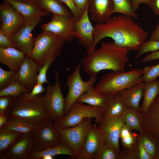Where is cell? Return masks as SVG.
<instances>
[{
  "label": "cell",
  "instance_id": "obj_1",
  "mask_svg": "<svg viewBox=\"0 0 159 159\" xmlns=\"http://www.w3.org/2000/svg\"><path fill=\"white\" fill-rule=\"evenodd\" d=\"M94 28L93 44L90 50L86 51L87 54L95 50L100 40L107 37L113 39V43L117 47L138 51L148 35L132 18L122 14L110 18L105 23H97Z\"/></svg>",
  "mask_w": 159,
  "mask_h": 159
},
{
  "label": "cell",
  "instance_id": "obj_2",
  "mask_svg": "<svg viewBox=\"0 0 159 159\" xmlns=\"http://www.w3.org/2000/svg\"><path fill=\"white\" fill-rule=\"evenodd\" d=\"M128 47H120L113 42H102L100 47L87 55L82 60L84 72L90 77H96L102 70L125 72L129 61Z\"/></svg>",
  "mask_w": 159,
  "mask_h": 159
},
{
  "label": "cell",
  "instance_id": "obj_3",
  "mask_svg": "<svg viewBox=\"0 0 159 159\" xmlns=\"http://www.w3.org/2000/svg\"><path fill=\"white\" fill-rule=\"evenodd\" d=\"M41 94L29 97L26 92L15 100L7 113L11 117L20 119L38 127L51 118Z\"/></svg>",
  "mask_w": 159,
  "mask_h": 159
},
{
  "label": "cell",
  "instance_id": "obj_4",
  "mask_svg": "<svg viewBox=\"0 0 159 159\" xmlns=\"http://www.w3.org/2000/svg\"><path fill=\"white\" fill-rule=\"evenodd\" d=\"M143 69L133 68L126 72L112 71L103 75L95 88L100 93L113 94L143 82Z\"/></svg>",
  "mask_w": 159,
  "mask_h": 159
},
{
  "label": "cell",
  "instance_id": "obj_5",
  "mask_svg": "<svg viewBox=\"0 0 159 159\" xmlns=\"http://www.w3.org/2000/svg\"><path fill=\"white\" fill-rule=\"evenodd\" d=\"M65 43L57 35L43 31L34 38V46L29 57L41 67L50 57H58Z\"/></svg>",
  "mask_w": 159,
  "mask_h": 159
},
{
  "label": "cell",
  "instance_id": "obj_6",
  "mask_svg": "<svg viewBox=\"0 0 159 159\" xmlns=\"http://www.w3.org/2000/svg\"><path fill=\"white\" fill-rule=\"evenodd\" d=\"M103 107L86 105L83 103L75 102L68 113L58 120L53 121L58 127L65 128L76 126L87 118H94L96 123L102 116Z\"/></svg>",
  "mask_w": 159,
  "mask_h": 159
},
{
  "label": "cell",
  "instance_id": "obj_7",
  "mask_svg": "<svg viewBox=\"0 0 159 159\" xmlns=\"http://www.w3.org/2000/svg\"><path fill=\"white\" fill-rule=\"evenodd\" d=\"M81 65H78L68 77L64 86L68 87L67 96L64 99V115L67 114L72 105L78 98L88 90L94 87L96 77L92 76L87 81H83L80 74Z\"/></svg>",
  "mask_w": 159,
  "mask_h": 159
},
{
  "label": "cell",
  "instance_id": "obj_8",
  "mask_svg": "<svg viewBox=\"0 0 159 159\" xmlns=\"http://www.w3.org/2000/svg\"><path fill=\"white\" fill-rule=\"evenodd\" d=\"M59 73L55 71V83L48 86L44 99L46 107L53 121L58 120L64 115L65 99L61 92V83H59Z\"/></svg>",
  "mask_w": 159,
  "mask_h": 159
},
{
  "label": "cell",
  "instance_id": "obj_9",
  "mask_svg": "<svg viewBox=\"0 0 159 159\" xmlns=\"http://www.w3.org/2000/svg\"><path fill=\"white\" fill-rule=\"evenodd\" d=\"M92 118H87L79 124L72 127L62 128L54 124L60 132L63 143L74 153L77 159L81 150L85 134L90 124Z\"/></svg>",
  "mask_w": 159,
  "mask_h": 159
},
{
  "label": "cell",
  "instance_id": "obj_10",
  "mask_svg": "<svg viewBox=\"0 0 159 159\" xmlns=\"http://www.w3.org/2000/svg\"><path fill=\"white\" fill-rule=\"evenodd\" d=\"M97 125L104 141L113 148L120 155L119 145L120 133L124 124L122 115L117 117L102 116Z\"/></svg>",
  "mask_w": 159,
  "mask_h": 159
},
{
  "label": "cell",
  "instance_id": "obj_11",
  "mask_svg": "<svg viewBox=\"0 0 159 159\" xmlns=\"http://www.w3.org/2000/svg\"><path fill=\"white\" fill-rule=\"evenodd\" d=\"M34 148L39 150L62 143L60 134L51 118L46 120L32 132Z\"/></svg>",
  "mask_w": 159,
  "mask_h": 159
},
{
  "label": "cell",
  "instance_id": "obj_12",
  "mask_svg": "<svg viewBox=\"0 0 159 159\" xmlns=\"http://www.w3.org/2000/svg\"><path fill=\"white\" fill-rule=\"evenodd\" d=\"M73 16L53 14L51 20L41 25L43 31L51 32L61 38L65 42L72 41L74 37Z\"/></svg>",
  "mask_w": 159,
  "mask_h": 159
},
{
  "label": "cell",
  "instance_id": "obj_13",
  "mask_svg": "<svg viewBox=\"0 0 159 159\" xmlns=\"http://www.w3.org/2000/svg\"><path fill=\"white\" fill-rule=\"evenodd\" d=\"M0 29L12 37L23 25L25 24L23 16L9 3L4 1L0 5Z\"/></svg>",
  "mask_w": 159,
  "mask_h": 159
},
{
  "label": "cell",
  "instance_id": "obj_14",
  "mask_svg": "<svg viewBox=\"0 0 159 159\" xmlns=\"http://www.w3.org/2000/svg\"><path fill=\"white\" fill-rule=\"evenodd\" d=\"M32 132L22 134L3 154L0 159H29L34 148Z\"/></svg>",
  "mask_w": 159,
  "mask_h": 159
},
{
  "label": "cell",
  "instance_id": "obj_15",
  "mask_svg": "<svg viewBox=\"0 0 159 159\" xmlns=\"http://www.w3.org/2000/svg\"><path fill=\"white\" fill-rule=\"evenodd\" d=\"M41 20V18L32 23L23 25L11 37L15 48L29 57L34 44V38L32 37V32Z\"/></svg>",
  "mask_w": 159,
  "mask_h": 159
},
{
  "label": "cell",
  "instance_id": "obj_16",
  "mask_svg": "<svg viewBox=\"0 0 159 159\" xmlns=\"http://www.w3.org/2000/svg\"><path fill=\"white\" fill-rule=\"evenodd\" d=\"M140 114L143 130L159 142V96L145 112Z\"/></svg>",
  "mask_w": 159,
  "mask_h": 159
},
{
  "label": "cell",
  "instance_id": "obj_17",
  "mask_svg": "<svg viewBox=\"0 0 159 159\" xmlns=\"http://www.w3.org/2000/svg\"><path fill=\"white\" fill-rule=\"evenodd\" d=\"M103 141L96 124L91 123L85 134L81 150L77 159H94Z\"/></svg>",
  "mask_w": 159,
  "mask_h": 159
},
{
  "label": "cell",
  "instance_id": "obj_18",
  "mask_svg": "<svg viewBox=\"0 0 159 159\" xmlns=\"http://www.w3.org/2000/svg\"><path fill=\"white\" fill-rule=\"evenodd\" d=\"M88 5L83 14L78 20H75L74 24V37L78 39L79 43L90 50L93 43V34L94 28L89 19Z\"/></svg>",
  "mask_w": 159,
  "mask_h": 159
},
{
  "label": "cell",
  "instance_id": "obj_19",
  "mask_svg": "<svg viewBox=\"0 0 159 159\" xmlns=\"http://www.w3.org/2000/svg\"><path fill=\"white\" fill-rule=\"evenodd\" d=\"M113 0H90L88 10L91 20L98 24L105 22L113 14Z\"/></svg>",
  "mask_w": 159,
  "mask_h": 159
},
{
  "label": "cell",
  "instance_id": "obj_20",
  "mask_svg": "<svg viewBox=\"0 0 159 159\" xmlns=\"http://www.w3.org/2000/svg\"><path fill=\"white\" fill-rule=\"evenodd\" d=\"M11 4L23 16L25 24L33 22L39 18L50 14L49 12L37 5L32 4L17 0H3Z\"/></svg>",
  "mask_w": 159,
  "mask_h": 159
},
{
  "label": "cell",
  "instance_id": "obj_21",
  "mask_svg": "<svg viewBox=\"0 0 159 159\" xmlns=\"http://www.w3.org/2000/svg\"><path fill=\"white\" fill-rule=\"evenodd\" d=\"M39 66L26 56L18 72V80L24 88L32 90L37 83Z\"/></svg>",
  "mask_w": 159,
  "mask_h": 159
},
{
  "label": "cell",
  "instance_id": "obj_22",
  "mask_svg": "<svg viewBox=\"0 0 159 159\" xmlns=\"http://www.w3.org/2000/svg\"><path fill=\"white\" fill-rule=\"evenodd\" d=\"M145 82L139 83L118 93L127 107L140 112V102L143 96Z\"/></svg>",
  "mask_w": 159,
  "mask_h": 159
},
{
  "label": "cell",
  "instance_id": "obj_23",
  "mask_svg": "<svg viewBox=\"0 0 159 159\" xmlns=\"http://www.w3.org/2000/svg\"><path fill=\"white\" fill-rule=\"evenodd\" d=\"M26 55L15 48L0 47V62L7 66L10 70L18 71Z\"/></svg>",
  "mask_w": 159,
  "mask_h": 159
},
{
  "label": "cell",
  "instance_id": "obj_24",
  "mask_svg": "<svg viewBox=\"0 0 159 159\" xmlns=\"http://www.w3.org/2000/svg\"><path fill=\"white\" fill-rule=\"evenodd\" d=\"M106 95L102 116L117 117L122 115L127 107L118 93Z\"/></svg>",
  "mask_w": 159,
  "mask_h": 159
},
{
  "label": "cell",
  "instance_id": "obj_25",
  "mask_svg": "<svg viewBox=\"0 0 159 159\" xmlns=\"http://www.w3.org/2000/svg\"><path fill=\"white\" fill-rule=\"evenodd\" d=\"M62 154L69 155L71 159H76V156L74 152L67 146L62 143L42 150L34 148L31 152L29 159H41L45 156L54 157Z\"/></svg>",
  "mask_w": 159,
  "mask_h": 159
},
{
  "label": "cell",
  "instance_id": "obj_26",
  "mask_svg": "<svg viewBox=\"0 0 159 159\" xmlns=\"http://www.w3.org/2000/svg\"><path fill=\"white\" fill-rule=\"evenodd\" d=\"M120 159H152L143 146L138 135L135 143L128 148H123Z\"/></svg>",
  "mask_w": 159,
  "mask_h": 159
},
{
  "label": "cell",
  "instance_id": "obj_27",
  "mask_svg": "<svg viewBox=\"0 0 159 159\" xmlns=\"http://www.w3.org/2000/svg\"><path fill=\"white\" fill-rule=\"evenodd\" d=\"M159 92V81L145 82L143 93V100L140 107V113L145 112L149 108Z\"/></svg>",
  "mask_w": 159,
  "mask_h": 159
},
{
  "label": "cell",
  "instance_id": "obj_28",
  "mask_svg": "<svg viewBox=\"0 0 159 159\" xmlns=\"http://www.w3.org/2000/svg\"><path fill=\"white\" fill-rule=\"evenodd\" d=\"M38 5L53 14L73 16L69 9L59 0H39Z\"/></svg>",
  "mask_w": 159,
  "mask_h": 159
},
{
  "label": "cell",
  "instance_id": "obj_29",
  "mask_svg": "<svg viewBox=\"0 0 159 159\" xmlns=\"http://www.w3.org/2000/svg\"><path fill=\"white\" fill-rule=\"evenodd\" d=\"M107 95L98 92L93 87L79 97L76 101L94 106L103 107Z\"/></svg>",
  "mask_w": 159,
  "mask_h": 159
},
{
  "label": "cell",
  "instance_id": "obj_30",
  "mask_svg": "<svg viewBox=\"0 0 159 159\" xmlns=\"http://www.w3.org/2000/svg\"><path fill=\"white\" fill-rule=\"evenodd\" d=\"M22 134L6 128L0 129V156L4 154Z\"/></svg>",
  "mask_w": 159,
  "mask_h": 159
},
{
  "label": "cell",
  "instance_id": "obj_31",
  "mask_svg": "<svg viewBox=\"0 0 159 159\" xmlns=\"http://www.w3.org/2000/svg\"><path fill=\"white\" fill-rule=\"evenodd\" d=\"M124 124L131 130L142 131L141 114L127 107L122 115Z\"/></svg>",
  "mask_w": 159,
  "mask_h": 159
},
{
  "label": "cell",
  "instance_id": "obj_32",
  "mask_svg": "<svg viewBox=\"0 0 159 159\" xmlns=\"http://www.w3.org/2000/svg\"><path fill=\"white\" fill-rule=\"evenodd\" d=\"M38 127L23 120L10 117L7 123L3 128L9 129L24 134L33 132Z\"/></svg>",
  "mask_w": 159,
  "mask_h": 159
},
{
  "label": "cell",
  "instance_id": "obj_33",
  "mask_svg": "<svg viewBox=\"0 0 159 159\" xmlns=\"http://www.w3.org/2000/svg\"><path fill=\"white\" fill-rule=\"evenodd\" d=\"M145 148L152 159H159V142L143 130L139 134Z\"/></svg>",
  "mask_w": 159,
  "mask_h": 159
},
{
  "label": "cell",
  "instance_id": "obj_34",
  "mask_svg": "<svg viewBox=\"0 0 159 159\" xmlns=\"http://www.w3.org/2000/svg\"><path fill=\"white\" fill-rule=\"evenodd\" d=\"M113 14L119 13L132 18H138L132 7L131 0H113Z\"/></svg>",
  "mask_w": 159,
  "mask_h": 159
},
{
  "label": "cell",
  "instance_id": "obj_35",
  "mask_svg": "<svg viewBox=\"0 0 159 159\" xmlns=\"http://www.w3.org/2000/svg\"><path fill=\"white\" fill-rule=\"evenodd\" d=\"M94 159H120V155L113 148L103 141Z\"/></svg>",
  "mask_w": 159,
  "mask_h": 159
},
{
  "label": "cell",
  "instance_id": "obj_36",
  "mask_svg": "<svg viewBox=\"0 0 159 159\" xmlns=\"http://www.w3.org/2000/svg\"><path fill=\"white\" fill-rule=\"evenodd\" d=\"M31 91L23 87L19 80L0 90V97L9 96L18 97L22 94Z\"/></svg>",
  "mask_w": 159,
  "mask_h": 159
},
{
  "label": "cell",
  "instance_id": "obj_37",
  "mask_svg": "<svg viewBox=\"0 0 159 159\" xmlns=\"http://www.w3.org/2000/svg\"><path fill=\"white\" fill-rule=\"evenodd\" d=\"M138 135L132 132L124 123L120 132V139L123 148H128L135 143Z\"/></svg>",
  "mask_w": 159,
  "mask_h": 159
},
{
  "label": "cell",
  "instance_id": "obj_38",
  "mask_svg": "<svg viewBox=\"0 0 159 159\" xmlns=\"http://www.w3.org/2000/svg\"><path fill=\"white\" fill-rule=\"evenodd\" d=\"M18 71H6L0 67V89L18 80Z\"/></svg>",
  "mask_w": 159,
  "mask_h": 159
},
{
  "label": "cell",
  "instance_id": "obj_39",
  "mask_svg": "<svg viewBox=\"0 0 159 159\" xmlns=\"http://www.w3.org/2000/svg\"><path fill=\"white\" fill-rule=\"evenodd\" d=\"M159 50V40L155 41L149 40L142 44L134 58L133 62L137 61L143 54L149 52Z\"/></svg>",
  "mask_w": 159,
  "mask_h": 159
},
{
  "label": "cell",
  "instance_id": "obj_40",
  "mask_svg": "<svg viewBox=\"0 0 159 159\" xmlns=\"http://www.w3.org/2000/svg\"><path fill=\"white\" fill-rule=\"evenodd\" d=\"M159 76V63L155 65L147 66L143 69L141 76L143 82H150L155 80Z\"/></svg>",
  "mask_w": 159,
  "mask_h": 159
},
{
  "label": "cell",
  "instance_id": "obj_41",
  "mask_svg": "<svg viewBox=\"0 0 159 159\" xmlns=\"http://www.w3.org/2000/svg\"><path fill=\"white\" fill-rule=\"evenodd\" d=\"M55 58V57H51L44 62L42 66L39 67L38 70L39 73L37 78V82L42 84L46 83L48 85H50L47 79V72L48 69Z\"/></svg>",
  "mask_w": 159,
  "mask_h": 159
},
{
  "label": "cell",
  "instance_id": "obj_42",
  "mask_svg": "<svg viewBox=\"0 0 159 159\" xmlns=\"http://www.w3.org/2000/svg\"><path fill=\"white\" fill-rule=\"evenodd\" d=\"M64 4L71 11L75 20H79L82 16L84 10L79 9L75 5L73 0H59Z\"/></svg>",
  "mask_w": 159,
  "mask_h": 159
},
{
  "label": "cell",
  "instance_id": "obj_43",
  "mask_svg": "<svg viewBox=\"0 0 159 159\" xmlns=\"http://www.w3.org/2000/svg\"><path fill=\"white\" fill-rule=\"evenodd\" d=\"M17 97L9 96L0 97V114H7L10 107Z\"/></svg>",
  "mask_w": 159,
  "mask_h": 159
},
{
  "label": "cell",
  "instance_id": "obj_44",
  "mask_svg": "<svg viewBox=\"0 0 159 159\" xmlns=\"http://www.w3.org/2000/svg\"><path fill=\"white\" fill-rule=\"evenodd\" d=\"M0 47L15 48L11 37L4 33L1 29H0Z\"/></svg>",
  "mask_w": 159,
  "mask_h": 159
},
{
  "label": "cell",
  "instance_id": "obj_45",
  "mask_svg": "<svg viewBox=\"0 0 159 159\" xmlns=\"http://www.w3.org/2000/svg\"><path fill=\"white\" fill-rule=\"evenodd\" d=\"M46 89L44 87L42 84L37 82L31 91L26 92V94L28 97H33L41 94Z\"/></svg>",
  "mask_w": 159,
  "mask_h": 159
},
{
  "label": "cell",
  "instance_id": "obj_46",
  "mask_svg": "<svg viewBox=\"0 0 159 159\" xmlns=\"http://www.w3.org/2000/svg\"><path fill=\"white\" fill-rule=\"evenodd\" d=\"M159 59V50L152 52L147 54L137 63H145L152 60Z\"/></svg>",
  "mask_w": 159,
  "mask_h": 159
},
{
  "label": "cell",
  "instance_id": "obj_47",
  "mask_svg": "<svg viewBox=\"0 0 159 159\" xmlns=\"http://www.w3.org/2000/svg\"><path fill=\"white\" fill-rule=\"evenodd\" d=\"M148 5L152 11L159 16V0H150Z\"/></svg>",
  "mask_w": 159,
  "mask_h": 159
},
{
  "label": "cell",
  "instance_id": "obj_48",
  "mask_svg": "<svg viewBox=\"0 0 159 159\" xmlns=\"http://www.w3.org/2000/svg\"><path fill=\"white\" fill-rule=\"evenodd\" d=\"M90 0H73L75 5L79 9L84 10Z\"/></svg>",
  "mask_w": 159,
  "mask_h": 159
},
{
  "label": "cell",
  "instance_id": "obj_49",
  "mask_svg": "<svg viewBox=\"0 0 159 159\" xmlns=\"http://www.w3.org/2000/svg\"><path fill=\"white\" fill-rule=\"evenodd\" d=\"M131 1L132 7L135 11L138 9L141 4H145L148 5L150 3V0H131Z\"/></svg>",
  "mask_w": 159,
  "mask_h": 159
},
{
  "label": "cell",
  "instance_id": "obj_50",
  "mask_svg": "<svg viewBox=\"0 0 159 159\" xmlns=\"http://www.w3.org/2000/svg\"><path fill=\"white\" fill-rule=\"evenodd\" d=\"M149 40L153 41L159 40V21L153 31Z\"/></svg>",
  "mask_w": 159,
  "mask_h": 159
},
{
  "label": "cell",
  "instance_id": "obj_51",
  "mask_svg": "<svg viewBox=\"0 0 159 159\" xmlns=\"http://www.w3.org/2000/svg\"><path fill=\"white\" fill-rule=\"evenodd\" d=\"M10 117L8 115L0 114V129L3 128L6 125Z\"/></svg>",
  "mask_w": 159,
  "mask_h": 159
},
{
  "label": "cell",
  "instance_id": "obj_52",
  "mask_svg": "<svg viewBox=\"0 0 159 159\" xmlns=\"http://www.w3.org/2000/svg\"><path fill=\"white\" fill-rule=\"evenodd\" d=\"M22 2L32 4L38 5L39 0H17Z\"/></svg>",
  "mask_w": 159,
  "mask_h": 159
},
{
  "label": "cell",
  "instance_id": "obj_53",
  "mask_svg": "<svg viewBox=\"0 0 159 159\" xmlns=\"http://www.w3.org/2000/svg\"><path fill=\"white\" fill-rule=\"evenodd\" d=\"M54 158V157L49 155H47L42 157V159H53Z\"/></svg>",
  "mask_w": 159,
  "mask_h": 159
},
{
  "label": "cell",
  "instance_id": "obj_54",
  "mask_svg": "<svg viewBox=\"0 0 159 159\" xmlns=\"http://www.w3.org/2000/svg\"><path fill=\"white\" fill-rule=\"evenodd\" d=\"M158 96H159V94Z\"/></svg>",
  "mask_w": 159,
  "mask_h": 159
}]
</instances>
